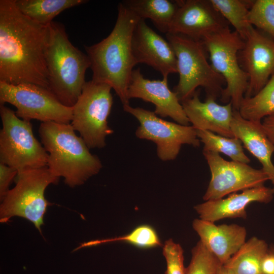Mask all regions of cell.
I'll return each instance as SVG.
<instances>
[{
  "instance_id": "obj_1",
  "label": "cell",
  "mask_w": 274,
  "mask_h": 274,
  "mask_svg": "<svg viewBox=\"0 0 274 274\" xmlns=\"http://www.w3.org/2000/svg\"><path fill=\"white\" fill-rule=\"evenodd\" d=\"M47 36L48 25L21 13L15 0H1L0 82L32 84L49 89Z\"/></svg>"
},
{
  "instance_id": "obj_2",
  "label": "cell",
  "mask_w": 274,
  "mask_h": 274,
  "mask_svg": "<svg viewBox=\"0 0 274 274\" xmlns=\"http://www.w3.org/2000/svg\"><path fill=\"white\" fill-rule=\"evenodd\" d=\"M140 19L120 2L115 24L109 35L96 44L85 46L91 63L92 80L110 85L123 105L129 103L128 87L136 64L132 53L131 39Z\"/></svg>"
},
{
  "instance_id": "obj_3",
  "label": "cell",
  "mask_w": 274,
  "mask_h": 274,
  "mask_svg": "<svg viewBox=\"0 0 274 274\" xmlns=\"http://www.w3.org/2000/svg\"><path fill=\"white\" fill-rule=\"evenodd\" d=\"M71 123L42 122L39 133L48 153L47 167L56 177L64 178L71 187L80 186L98 174L101 161L91 153Z\"/></svg>"
},
{
  "instance_id": "obj_4",
  "label": "cell",
  "mask_w": 274,
  "mask_h": 274,
  "mask_svg": "<svg viewBox=\"0 0 274 274\" xmlns=\"http://www.w3.org/2000/svg\"><path fill=\"white\" fill-rule=\"evenodd\" d=\"M45 58L49 90L63 105L73 107L80 95L91 63L86 54L74 46L63 24L48 25Z\"/></svg>"
},
{
  "instance_id": "obj_5",
  "label": "cell",
  "mask_w": 274,
  "mask_h": 274,
  "mask_svg": "<svg viewBox=\"0 0 274 274\" xmlns=\"http://www.w3.org/2000/svg\"><path fill=\"white\" fill-rule=\"evenodd\" d=\"M166 37L177 58L179 80L174 91L180 102L191 97L199 87L204 88L207 96H221L225 80L208 61L202 41L171 33Z\"/></svg>"
},
{
  "instance_id": "obj_6",
  "label": "cell",
  "mask_w": 274,
  "mask_h": 274,
  "mask_svg": "<svg viewBox=\"0 0 274 274\" xmlns=\"http://www.w3.org/2000/svg\"><path fill=\"white\" fill-rule=\"evenodd\" d=\"M15 187L2 200L0 222H8L18 216L33 224L41 233V226L48 207L51 204L45 197L50 184H56L59 178L46 167L24 170L18 173Z\"/></svg>"
},
{
  "instance_id": "obj_7",
  "label": "cell",
  "mask_w": 274,
  "mask_h": 274,
  "mask_svg": "<svg viewBox=\"0 0 274 274\" xmlns=\"http://www.w3.org/2000/svg\"><path fill=\"white\" fill-rule=\"evenodd\" d=\"M0 162L17 170L46 167L48 153L33 134L30 121L19 118L15 112L0 105Z\"/></svg>"
},
{
  "instance_id": "obj_8",
  "label": "cell",
  "mask_w": 274,
  "mask_h": 274,
  "mask_svg": "<svg viewBox=\"0 0 274 274\" xmlns=\"http://www.w3.org/2000/svg\"><path fill=\"white\" fill-rule=\"evenodd\" d=\"M211 64L224 79L226 87L221 93L223 102H231L233 110H238L248 87L249 77L239 63L238 53L244 40L229 27L206 37L202 41Z\"/></svg>"
},
{
  "instance_id": "obj_9",
  "label": "cell",
  "mask_w": 274,
  "mask_h": 274,
  "mask_svg": "<svg viewBox=\"0 0 274 274\" xmlns=\"http://www.w3.org/2000/svg\"><path fill=\"white\" fill-rule=\"evenodd\" d=\"M112 89L92 80L86 82L72 107L71 124L90 149L105 147L106 137L114 132L108 121L113 103Z\"/></svg>"
},
{
  "instance_id": "obj_10",
  "label": "cell",
  "mask_w": 274,
  "mask_h": 274,
  "mask_svg": "<svg viewBox=\"0 0 274 274\" xmlns=\"http://www.w3.org/2000/svg\"><path fill=\"white\" fill-rule=\"evenodd\" d=\"M6 103L14 106L17 116L26 121L68 124L72 119V107L61 104L48 89L35 84L0 82V105Z\"/></svg>"
},
{
  "instance_id": "obj_11",
  "label": "cell",
  "mask_w": 274,
  "mask_h": 274,
  "mask_svg": "<svg viewBox=\"0 0 274 274\" xmlns=\"http://www.w3.org/2000/svg\"><path fill=\"white\" fill-rule=\"evenodd\" d=\"M123 107L125 112L134 116L140 123L135 131L136 136L154 142L157 156L162 161L175 159L183 145H200L197 130L192 125L167 121L159 117L154 112L134 108L129 104L123 105Z\"/></svg>"
},
{
  "instance_id": "obj_12",
  "label": "cell",
  "mask_w": 274,
  "mask_h": 274,
  "mask_svg": "<svg viewBox=\"0 0 274 274\" xmlns=\"http://www.w3.org/2000/svg\"><path fill=\"white\" fill-rule=\"evenodd\" d=\"M211 173V179L203 196L205 201L223 198L238 191L264 186L269 180L261 168H254L247 163L227 161L219 153L203 150Z\"/></svg>"
},
{
  "instance_id": "obj_13",
  "label": "cell",
  "mask_w": 274,
  "mask_h": 274,
  "mask_svg": "<svg viewBox=\"0 0 274 274\" xmlns=\"http://www.w3.org/2000/svg\"><path fill=\"white\" fill-rule=\"evenodd\" d=\"M178 4L168 33L202 41L229 27V23L211 0L178 1Z\"/></svg>"
},
{
  "instance_id": "obj_14",
  "label": "cell",
  "mask_w": 274,
  "mask_h": 274,
  "mask_svg": "<svg viewBox=\"0 0 274 274\" xmlns=\"http://www.w3.org/2000/svg\"><path fill=\"white\" fill-rule=\"evenodd\" d=\"M243 69L249 77L244 97L256 94L274 74V40L252 26L239 51Z\"/></svg>"
},
{
  "instance_id": "obj_15",
  "label": "cell",
  "mask_w": 274,
  "mask_h": 274,
  "mask_svg": "<svg viewBox=\"0 0 274 274\" xmlns=\"http://www.w3.org/2000/svg\"><path fill=\"white\" fill-rule=\"evenodd\" d=\"M131 50L136 64L145 63L150 66L160 73L162 78L178 73L177 58L171 45L144 19H140L134 27Z\"/></svg>"
},
{
  "instance_id": "obj_16",
  "label": "cell",
  "mask_w": 274,
  "mask_h": 274,
  "mask_svg": "<svg viewBox=\"0 0 274 274\" xmlns=\"http://www.w3.org/2000/svg\"><path fill=\"white\" fill-rule=\"evenodd\" d=\"M128 98H140L155 106L154 113L170 117L177 123L189 125V120L177 94L170 90L167 78L162 80L145 78L140 68L133 70L127 91Z\"/></svg>"
},
{
  "instance_id": "obj_17",
  "label": "cell",
  "mask_w": 274,
  "mask_h": 274,
  "mask_svg": "<svg viewBox=\"0 0 274 274\" xmlns=\"http://www.w3.org/2000/svg\"><path fill=\"white\" fill-rule=\"evenodd\" d=\"M216 99L207 96L204 102L199 99V90L182 101L181 104L189 123L196 130H208L217 134L234 138L231 129L233 109L231 102L218 104Z\"/></svg>"
},
{
  "instance_id": "obj_18",
  "label": "cell",
  "mask_w": 274,
  "mask_h": 274,
  "mask_svg": "<svg viewBox=\"0 0 274 274\" xmlns=\"http://www.w3.org/2000/svg\"><path fill=\"white\" fill-rule=\"evenodd\" d=\"M273 188L264 186L233 193L226 198L208 200L195 206L194 208L201 219L215 222L225 218L247 217L246 208L253 202L268 203L273 198Z\"/></svg>"
},
{
  "instance_id": "obj_19",
  "label": "cell",
  "mask_w": 274,
  "mask_h": 274,
  "mask_svg": "<svg viewBox=\"0 0 274 274\" xmlns=\"http://www.w3.org/2000/svg\"><path fill=\"white\" fill-rule=\"evenodd\" d=\"M192 226L200 241L224 265L246 242V228L237 224L216 225L201 219L193 220Z\"/></svg>"
},
{
  "instance_id": "obj_20",
  "label": "cell",
  "mask_w": 274,
  "mask_h": 274,
  "mask_svg": "<svg viewBox=\"0 0 274 274\" xmlns=\"http://www.w3.org/2000/svg\"><path fill=\"white\" fill-rule=\"evenodd\" d=\"M231 129L234 137L240 140L244 147L261 163L274 190V165L271 161L274 146L266 135L261 121L246 120L238 111L233 110Z\"/></svg>"
},
{
  "instance_id": "obj_21",
  "label": "cell",
  "mask_w": 274,
  "mask_h": 274,
  "mask_svg": "<svg viewBox=\"0 0 274 274\" xmlns=\"http://www.w3.org/2000/svg\"><path fill=\"white\" fill-rule=\"evenodd\" d=\"M141 19H150L161 32H168L179 7L178 1L126 0L122 2Z\"/></svg>"
},
{
  "instance_id": "obj_22",
  "label": "cell",
  "mask_w": 274,
  "mask_h": 274,
  "mask_svg": "<svg viewBox=\"0 0 274 274\" xmlns=\"http://www.w3.org/2000/svg\"><path fill=\"white\" fill-rule=\"evenodd\" d=\"M268 249L265 241L252 237L223 265L236 274H262L261 264Z\"/></svg>"
},
{
  "instance_id": "obj_23",
  "label": "cell",
  "mask_w": 274,
  "mask_h": 274,
  "mask_svg": "<svg viewBox=\"0 0 274 274\" xmlns=\"http://www.w3.org/2000/svg\"><path fill=\"white\" fill-rule=\"evenodd\" d=\"M84 0H15L16 7L23 15L44 26L66 9L87 2Z\"/></svg>"
},
{
  "instance_id": "obj_24",
  "label": "cell",
  "mask_w": 274,
  "mask_h": 274,
  "mask_svg": "<svg viewBox=\"0 0 274 274\" xmlns=\"http://www.w3.org/2000/svg\"><path fill=\"white\" fill-rule=\"evenodd\" d=\"M238 111L244 119L253 121L274 113V74L256 94L244 97Z\"/></svg>"
},
{
  "instance_id": "obj_25",
  "label": "cell",
  "mask_w": 274,
  "mask_h": 274,
  "mask_svg": "<svg viewBox=\"0 0 274 274\" xmlns=\"http://www.w3.org/2000/svg\"><path fill=\"white\" fill-rule=\"evenodd\" d=\"M197 134L204 144L203 150L223 153L232 161L247 164L250 162L244 151L242 142L238 139L227 138L202 130H197Z\"/></svg>"
},
{
  "instance_id": "obj_26",
  "label": "cell",
  "mask_w": 274,
  "mask_h": 274,
  "mask_svg": "<svg viewBox=\"0 0 274 274\" xmlns=\"http://www.w3.org/2000/svg\"><path fill=\"white\" fill-rule=\"evenodd\" d=\"M211 2L245 41L253 26L248 21L249 13L253 2L242 0H211Z\"/></svg>"
},
{
  "instance_id": "obj_27",
  "label": "cell",
  "mask_w": 274,
  "mask_h": 274,
  "mask_svg": "<svg viewBox=\"0 0 274 274\" xmlns=\"http://www.w3.org/2000/svg\"><path fill=\"white\" fill-rule=\"evenodd\" d=\"M115 242H126L141 249H150L163 246L155 229L149 225L143 224L136 227L130 233L124 235L91 241L82 244L76 250Z\"/></svg>"
},
{
  "instance_id": "obj_28",
  "label": "cell",
  "mask_w": 274,
  "mask_h": 274,
  "mask_svg": "<svg viewBox=\"0 0 274 274\" xmlns=\"http://www.w3.org/2000/svg\"><path fill=\"white\" fill-rule=\"evenodd\" d=\"M191 253V260L186 268V274H217L222 265L200 241Z\"/></svg>"
},
{
  "instance_id": "obj_29",
  "label": "cell",
  "mask_w": 274,
  "mask_h": 274,
  "mask_svg": "<svg viewBox=\"0 0 274 274\" xmlns=\"http://www.w3.org/2000/svg\"><path fill=\"white\" fill-rule=\"evenodd\" d=\"M248 21L274 40V0L254 1L250 9Z\"/></svg>"
},
{
  "instance_id": "obj_30",
  "label": "cell",
  "mask_w": 274,
  "mask_h": 274,
  "mask_svg": "<svg viewBox=\"0 0 274 274\" xmlns=\"http://www.w3.org/2000/svg\"><path fill=\"white\" fill-rule=\"evenodd\" d=\"M163 255L166 262L165 274H186L184 266L183 250L179 244L169 238L162 246Z\"/></svg>"
},
{
  "instance_id": "obj_31",
  "label": "cell",
  "mask_w": 274,
  "mask_h": 274,
  "mask_svg": "<svg viewBox=\"0 0 274 274\" xmlns=\"http://www.w3.org/2000/svg\"><path fill=\"white\" fill-rule=\"evenodd\" d=\"M17 174V170L0 162V198L1 201L10 190L9 186Z\"/></svg>"
},
{
  "instance_id": "obj_32",
  "label": "cell",
  "mask_w": 274,
  "mask_h": 274,
  "mask_svg": "<svg viewBox=\"0 0 274 274\" xmlns=\"http://www.w3.org/2000/svg\"><path fill=\"white\" fill-rule=\"evenodd\" d=\"M262 274H274V246L269 248L262 264Z\"/></svg>"
},
{
  "instance_id": "obj_33",
  "label": "cell",
  "mask_w": 274,
  "mask_h": 274,
  "mask_svg": "<svg viewBox=\"0 0 274 274\" xmlns=\"http://www.w3.org/2000/svg\"><path fill=\"white\" fill-rule=\"evenodd\" d=\"M261 123L266 135L274 146V113L264 117Z\"/></svg>"
},
{
  "instance_id": "obj_34",
  "label": "cell",
  "mask_w": 274,
  "mask_h": 274,
  "mask_svg": "<svg viewBox=\"0 0 274 274\" xmlns=\"http://www.w3.org/2000/svg\"><path fill=\"white\" fill-rule=\"evenodd\" d=\"M217 274H236L232 271L225 267L223 265H221L218 270Z\"/></svg>"
}]
</instances>
